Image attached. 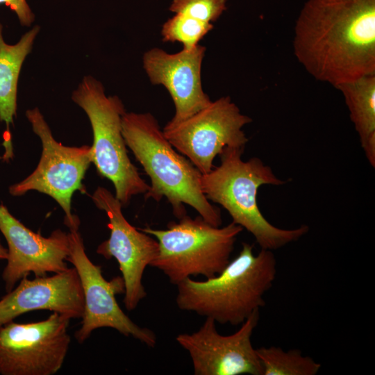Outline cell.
<instances>
[{"instance_id":"cell-1","label":"cell","mask_w":375,"mask_h":375,"mask_svg":"<svg viewBox=\"0 0 375 375\" xmlns=\"http://www.w3.org/2000/svg\"><path fill=\"white\" fill-rule=\"evenodd\" d=\"M292 44L308 73L335 88L375 75V0H307Z\"/></svg>"},{"instance_id":"cell-2","label":"cell","mask_w":375,"mask_h":375,"mask_svg":"<svg viewBox=\"0 0 375 375\" xmlns=\"http://www.w3.org/2000/svg\"><path fill=\"white\" fill-rule=\"evenodd\" d=\"M122 133L127 147L150 178L145 199L160 201L165 197L178 219L187 215L185 204H188L211 225L222 226L220 209L211 204L202 192V174L176 151L152 114L126 112Z\"/></svg>"},{"instance_id":"cell-3","label":"cell","mask_w":375,"mask_h":375,"mask_svg":"<svg viewBox=\"0 0 375 375\" xmlns=\"http://www.w3.org/2000/svg\"><path fill=\"white\" fill-rule=\"evenodd\" d=\"M276 276L272 251L242 244L238 255L217 276L179 283L176 302L179 309L213 319L221 324L241 325L265 304V295Z\"/></svg>"},{"instance_id":"cell-4","label":"cell","mask_w":375,"mask_h":375,"mask_svg":"<svg viewBox=\"0 0 375 375\" xmlns=\"http://www.w3.org/2000/svg\"><path fill=\"white\" fill-rule=\"evenodd\" d=\"M244 148L226 147L219 155L220 165L201 176L206 198L221 205L232 222L250 233L260 249L274 251L297 241L309 231L306 225L285 229L272 224L262 214L257 202L263 185H281L285 181L257 157L242 159Z\"/></svg>"},{"instance_id":"cell-5","label":"cell","mask_w":375,"mask_h":375,"mask_svg":"<svg viewBox=\"0 0 375 375\" xmlns=\"http://www.w3.org/2000/svg\"><path fill=\"white\" fill-rule=\"evenodd\" d=\"M139 229L158 242V253L150 266L160 270L176 285L192 276L210 278L219 274L229 262L237 238L243 231L233 222L215 226L200 215L193 219L188 215L170 222L166 229Z\"/></svg>"},{"instance_id":"cell-6","label":"cell","mask_w":375,"mask_h":375,"mask_svg":"<svg viewBox=\"0 0 375 375\" xmlns=\"http://www.w3.org/2000/svg\"><path fill=\"white\" fill-rule=\"evenodd\" d=\"M72 99L91 124L92 163L101 176L112 182L122 206H127L133 197L145 194L150 185L128 155L122 133V117L126 112L124 103L117 96H107L103 84L92 76L83 77Z\"/></svg>"},{"instance_id":"cell-7","label":"cell","mask_w":375,"mask_h":375,"mask_svg":"<svg viewBox=\"0 0 375 375\" xmlns=\"http://www.w3.org/2000/svg\"><path fill=\"white\" fill-rule=\"evenodd\" d=\"M26 117L41 141V156L33 172L10 185L9 193L19 197L35 190L49 195L62 209L65 225L69 228L79 226L78 217L72 213V197L77 190L85 192L82 181L92 163L91 147H67L56 141L37 107L27 110Z\"/></svg>"},{"instance_id":"cell-8","label":"cell","mask_w":375,"mask_h":375,"mask_svg":"<svg viewBox=\"0 0 375 375\" xmlns=\"http://www.w3.org/2000/svg\"><path fill=\"white\" fill-rule=\"evenodd\" d=\"M251 121L226 96L181 122L166 124L162 131L176 150L204 174L213 169L215 158L226 147L245 148L249 140L242 128Z\"/></svg>"},{"instance_id":"cell-9","label":"cell","mask_w":375,"mask_h":375,"mask_svg":"<svg viewBox=\"0 0 375 375\" xmlns=\"http://www.w3.org/2000/svg\"><path fill=\"white\" fill-rule=\"evenodd\" d=\"M69 229V252L67 260L78 274L84 297L81 326L74 334L76 340L81 344L93 331L111 328L154 347L157 341L155 333L134 323L117 302L116 295L125 292L122 276L107 281L102 274L101 267L94 264L86 254L79 226Z\"/></svg>"},{"instance_id":"cell-10","label":"cell","mask_w":375,"mask_h":375,"mask_svg":"<svg viewBox=\"0 0 375 375\" xmlns=\"http://www.w3.org/2000/svg\"><path fill=\"white\" fill-rule=\"evenodd\" d=\"M70 319L53 312L28 324L13 321L0 327V374L53 375L62 366L71 339Z\"/></svg>"},{"instance_id":"cell-11","label":"cell","mask_w":375,"mask_h":375,"mask_svg":"<svg viewBox=\"0 0 375 375\" xmlns=\"http://www.w3.org/2000/svg\"><path fill=\"white\" fill-rule=\"evenodd\" d=\"M91 198L106 212L110 229L108 239L98 246L97 253L117 261L125 285L124 303L128 311L133 310L147 296L142 277L158 253V242L126 220L122 203L108 189L98 187Z\"/></svg>"},{"instance_id":"cell-12","label":"cell","mask_w":375,"mask_h":375,"mask_svg":"<svg viewBox=\"0 0 375 375\" xmlns=\"http://www.w3.org/2000/svg\"><path fill=\"white\" fill-rule=\"evenodd\" d=\"M260 318L252 313L231 335H222L210 317L191 333L178 334L176 340L191 358L195 375H262V368L251 337Z\"/></svg>"},{"instance_id":"cell-13","label":"cell","mask_w":375,"mask_h":375,"mask_svg":"<svg viewBox=\"0 0 375 375\" xmlns=\"http://www.w3.org/2000/svg\"><path fill=\"white\" fill-rule=\"evenodd\" d=\"M0 231L8 244L7 264L2 273L7 292L31 272L40 277L69 268L66 262L69 252L68 233L56 229L44 237L24 226L1 202Z\"/></svg>"},{"instance_id":"cell-14","label":"cell","mask_w":375,"mask_h":375,"mask_svg":"<svg viewBox=\"0 0 375 375\" xmlns=\"http://www.w3.org/2000/svg\"><path fill=\"white\" fill-rule=\"evenodd\" d=\"M206 47L169 53L153 47L142 57L143 68L153 85L164 86L175 107L173 117L167 123L173 125L191 117L212 101L203 90L201 66Z\"/></svg>"},{"instance_id":"cell-15","label":"cell","mask_w":375,"mask_h":375,"mask_svg":"<svg viewBox=\"0 0 375 375\" xmlns=\"http://www.w3.org/2000/svg\"><path fill=\"white\" fill-rule=\"evenodd\" d=\"M48 310L71 319L82 318L84 297L76 269L51 276H24L17 288L0 300V327L17 317L34 310Z\"/></svg>"},{"instance_id":"cell-16","label":"cell","mask_w":375,"mask_h":375,"mask_svg":"<svg viewBox=\"0 0 375 375\" xmlns=\"http://www.w3.org/2000/svg\"><path fill=\"white\" fill-rule=\"evenodd\" d=\"M40 31L35 26L24 33L15 44H7L0 23V121L9 127L13 124L17 111V85L21 69L31 52Z\"/></svg>"},{"instance_id":"cell-17","label":"cell","mask_w":375,"mask_h":375,"mask_svg":"<svg viewBox=\"0 0 375 375\" xmlns=\"http://www.w3.org/2000/svg\"><path fill=\"white\" fill-rule=\"evenodd\" d=\"M351 121L370 165L375 167V75L340 85Z\"/></svg>"},{"instance_id":"cell-18","label":"cell","mask_w":375,"mask_h":375,"mask_svg":"<svg viewBox=\"0 0 375 375\" xmlns=\"http://www.w3.org/2000/svg\"><path fill=\"white\" fill-rule=\"evenodd\" d=\"M262 375H315L321 365L298 349L283 350L278 347L256 349Z\"/></svg>"},{"instance_id":"cell-19","label":"cell","mask_w":375,"mask_h":375,"mask_svg":"<svg viewBox=\"0 0 375 375\" xmlns=\"http://www.w3.org/2000/svg\"><path fill=\"white\" fill-rule=\"evenodd\" d=\"M212 28V23L182 14H175L163 24L162 40L164 42H179L183 44V49L190 50L197 46Z\"/></svg>"},{"instance_id":"cell-20","label":"cell","mask_w":375,"mask_h":375,"mask_svg":"<svg viewBox=\"0 0 375 375\" xmlns=\"http://www.w3.org/2000/svg\"><path fill=\"white\" fill-rule=\"evenodd\" d=\"M169 10L175 14L212 23L226 10V0H172Z\"/></svg>"},{"instance_id":"cell-21","label":"cell","mask_w":375,"mask_h":375,"mask_svg":"<svg viewBox=\"0 0 375 375\" xmlns=\"http://www.w3.org/2000/svg\"><path fill=\"white\" fill-rule=\"evenodd\" d=\"M6 4L17 15L22 26H30L34 21V15L27 0H0V4Z\"/></svg>"},{"instance_id":"cell-22","label":"cell","mask_w":375,"mask_h":375,"mask_svg":"<svg viewBox=\"0 0 375 375\" xmlns=\"http://www.w3.org/2000/svg\"><path fill=\"white\" fill-rule=\"evenodd\" d=\"M7 254H8L7 249L5 248L2 245L1 242V240H0V259H6Z\"/></svg>"}]
</instances>
